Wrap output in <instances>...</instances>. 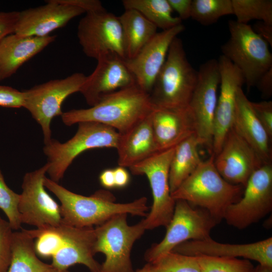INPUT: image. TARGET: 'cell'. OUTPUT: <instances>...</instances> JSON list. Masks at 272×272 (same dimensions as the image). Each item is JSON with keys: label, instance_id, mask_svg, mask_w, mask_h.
Listing matches in <instances>:
<instances>
[{"label": "cell", "instance_id": "cell-1", "mask_svg": "<svg viewBox=\"0 0 272 272\" xmlns=\"http://www.w3.org/2000/svg\"><path fill=\"white\" fill-rule=\"evenodd\" d=\"M44 185L60 202L62 223L79 227L99 226L113 216L122 214L146 217L149 208L147 198L142 197L128 203H118L110 192L100 189L90 196L74 193L50 178Z\"/></svg>", "mask_w": 272, "mask_h": 272}, {"label": "cell", "instance_id": "cell-2", "mask_svg": "<svg viewBox=\"0 0 272 272\" xmlns=\"http://www.w3.org/2000/svg\"><path fill=\"white\" fill-rule=\"evenodd\" d=\"M25 230L34 239L37 255L51 257L54 268L67 269L81 264L90 272H100L101 264L94 258V227L79 228L61 223L54 227Z\"/></svg>", "mask_w": 272, "mask_h": 272}, {"label": "cell", "instance_id": "cell-3", "mask_svg": "<svg viewBox=\"0 0 272 272\" xmlns=\"http://www.w3.org/2000/svg\"><path fill=\"white\" fill-rule=\"evenodd\" d=\"M154 109L150 94L136 84L105 96L89 108L63 112L61 117L63 123L68 126L94 122L123 133L148 116Z\"/></svg>", "mask_w": 272, "mask_h": 272}, {"label": "cell", "instance_id": "cell-4", "mask_svg": "<svg viewBox=\"0 0 272 272\" xmlns=\"http://www.w3.org/2000/svg\"><path fill=\"white\" fill-rule=\"evenodd\" d=\"M244 188L229 183L221 176L212 154L171 195L175 200H184L206 210L220 222L227 208L241 198Z\"/></svg>", "mask_w": 272, "mask_h": 272}, {"label": "cell", "instance_id": "cell-5", "mask_svg": "<svg viewBox=\"0 0 272 272\" xmlns=\"http://www.w3.org/2000/svg\"><path fill=\"white\" fill-rule=\"evenodd\" d=\"M198 73L188 61L182 40L172 42L166 60L150 93L154 108L188 106L195 89Z\"/></svg>", "mask_w": 272, "mask_h": 272}, {"label": "cell", "instance_id": "cell-6", "mask_svg": "<svg viewBox=\"0 0 272 272\" xmlns=\"http://www.w3.org/2000/svg\"><path fill=\"white\" fill-rule=\"evenodd\" d=\"M78 124L76 134L65 143L51 139L43 152L49 167L50 179L58 183L74 160L84 151L96 148H116L119 134L114 128L94 122Z\"/></svg>", "mask_w": 272, "mask_h": 272}, {"label": "cell", "instance_id": "cell-7", "mask_svg": "<svg viewBox=\"0 0 272 272\" xmlns=\"http://www.w3.org/2000/svg\"><path fill=\"white\" fill-rule=\"evenodd\" d=\"M228 27L230 36L221 47L222 55L239 70L249 90L272 67L268 44L248 24L231 20Z\"/></svg>", "mask_w": 272, "mask_h": 272}, {"label": "cell", "instance_id": "cell-8", "mask_svg": "<svg viewBox=\"0 0 272 272\" xmlns=\"http://www.w3.org/2000/svg\"><path fill=\"white\" fill-rule=\"evenodd\" d=\"M127 215H115L95 228V253L101 252L105 256L100 272H134L131 251L134 242L146 230L142 220L135 225H129Z\"/></svg>", "mask_w": 272, "mask_h": 272}, {"label": "cell", "instance_id": "cell-9", "mask_svg": "<svg viewBox=\"0 0 272 272\" xmlns=\"http://www.w3.org/2000/svg\"><path fill=\"white\" fill-rule=\"evenodd\" d=\"M219 223L206 210L194 208L184 200H176L173 215L166 227L164 238L146 251L144 258L148 263H151L161 255L171 252L181 243L211 237L212 230Z\"/></svg>", "mask_w": 272, "mask_h": 272}, {"label": "cell", "instance_id": "cell-10", "mask_svg": "<svg viewBox=\"0 0 272 272\" xmlns=\"http://www.w3.org/2000/svg\"><path fill=\"white\" fill-rule=\"evenodd\" d=\"M175 147L158 152L129 168L134 175H145L152 190V206L142 220L146 230L166 227L172 218L175 200L171 195L169 174Z\"/></svg>", "mask_w": 272, "mask_h": 272}, {"label": "cell", "instance_id": "cell-11", "mask_svg": "<svg viewBox=\"0 0 272 272\" xmlns=\"http://www.w3.org/2000/svg\"><path fill=\"white\" fill-rule=\"evenodd\" d=\"M86 78L84 74L76 73L23 91V107L40 125L45 144L52 139L50 126L52 119L61 115L62 103L71 94L80 92Z\"/></svg>", "mask_w": 272, "mask_h": 272}, {"label": "cell", "instance_id": "cell-12", "mask_svg": "<svg viewBox=\"0 0 272 272\" xmlns=\"http://www.w3.org/2000/svg\"><path fill=\"white\" fill-rule=\"evenodd\" d=\"M272 210V165L264 164L249 178L241 198L226 209L223 219L242 230L259 221Z\"/></svg>", "mask_w": 272, "mask_h": 272}, {"label": "cell", "instance_id": "cell-13", "mask_svg": "<svg viewBox=\"0 0 272 272\" xmlns=\"http://www.w3.org/2000/svg\"><path fill=\"white\" fill-rule=\"evenodd\" d=\"M197 80L188 107L195 125V134L200 146L212 153L214 119L220 83L218 61L211 59L197 71Z\"/></svg>", "mask_w": 272, "mask_h": 272}, {"label": "cell", "instance_id": "cell-14", "mask_svg": "<svg viewBox=\"0 0 272 272\" xmlns=\"http://www.w3.org/2000/svg\"><path fill=\"white\" fill-rule=\"evenodd\" d=\"M77 37L83 51L89 57L97 60L113 53L125 59L119 18L106 10L86 13L79 21Z\"/></svg>", "mask_w": 272, "mask_h": 272}, {"label": "cell", "instance_id": "cell-15", "mask_svg": "<svg viewBox=\"0 0 272 272\" xmlns=\"http://www.w3.org/2000/svg\"><path fill=\"white\" fill-rule=\"evenodd\" d=\"M48 167L46 163L26 173L20 194L18 210L22 224L37 229L54 227L62 223L60 205L47 192L44 185Z\"/></svg>", "mask_w": 272, "mask_h": 272}, {"label": "cell", "instance_id": "cell-16", "mask_svg": "<svg viewBox=\"0 0 272 272\" xmlns=\"http://www.w3.org/2000/svg\"><path fill=\"white\" fill-rule=\"evenodd\" d=\"M214 164L229 183L245 186L252 173L264 165L253 148L231 126Z\"/></svg>", "mask_w": 272, "mask_h": 272}, {"label": "cell", "instance_id": "cell-17", "mask_svg": "<svg viewBox=\"0 0 272 272\" xmlns=\"http://www.w3.org/2000/svg\"><path fill=\"white\" fill-rule=\"evenodd\" d=\"M124 59L110 53L97 60L96 68L90 75L86 76L79 92L88 105L93 106L105 96L137 84Z\"/></svg>", "mask_w": 272, "mask_h": 272}, {"label": "cell", "instance_id": "cell-18", "mask_svg": "<svg viewBox=\"0 0 272 272\" xmlns=\"http://www.w3.org/2000/svg\"><path fill=\"white\" fill-rule=\"evenodd\" d=\"M184 30V26L181 24L157 32L136 56L124 59L137 85L145 92L149 94L151 92L155 81L166 60L172 42Z\"/></svg>", "mask_w": 272, "mask_h": 272}, {"label": "cell", "instance_id": "cell-19", "mask_svg": "<svg viewBox=\"0 0 272 272\" xmlns=\"http://www.w3.org/2000/svg\"><path fill=\"white\" fill-rule=\"evenodd\" d=\"M218 61L220 91L214 119L212 153L214 156L220 152L226 134L232 125L237 91L244 84L242 73L228 59L221 55Z\"/></svg>", "mask_w": 272, "mask_h": 272}, {"label": "cell", "instance_id": "cell-20", "mask_svg": "<svg viewBox=\"0 0 272 272\" xmlns=\"http://www.w3.org/2000/svg\"><path fill=\"white\" fill-rule=\"evenodd\" d=\"M172 252L197 256L243 257L272 267V238L247 244L218 242L211 237L201 240H189L176 246Z\"/></svg>", "mask_w": 272, "mask_h": 272}, {"label": "cell", "instance_id": "cell-21", "mask_svg": "<svg viewBox=\"0 0 272 272\" xmlns=\"http://www.w3.org/2000/svg\"><path fill=\"white\" fill-rule=\"evenodd\" d=\"M46 4L19 12L14 33L43 37L66 25L71 20L85 11L72 6L48 0Z\"/></svg>", "mask_w": 272, "mask_h": 272}, {"label": "cell", "instance_id": "cell-22", "mask_svg": "<svg viewBox=\"0 0 272 272\" xmlns=\"http://www.w3.org/2000/svg\"><path fill=\"white\" fill-rule=\"evenodd\" d=\"M152 122L159 152L176 146L195 134V125L188 107L181 108H154Z\"/></svg>", "mask_w": 272, "mask_h": 272}, {"label": "cell", "instance_id": "cell-23", "mask_svg": "<svg viewBox=\"0 0 272 272\" xmlns=\"http://www.w3.org/2000/svg\"><path fill=\"white\" fill-rule=\"evenodd\" d=\"M233 127L253 148L263 164H271V140L256 116L242 88L236 96Z\"/></svg>", "mask_w": 272, "mask_h": 272}, {"label": "cell", "instance_id": "cell-24", "mask_svg": "<svg viewBox=\"0 0 272 272\" xmlns=\"http://www.w3.org/2000/svg\"><path fill=\"white\" fill-rule=\"evenodd\" d=\"M56 36L43 37L9 34L0 41V81L14 74L26 62L53 42Z\"/></svg>", "mask_w": 272, "mask_h": 272}, {"label": "cell", "instance_id": "cell-25", "mask_svg": "<svg viewBox=\"0 0 272 272\" xmlns=\"http://www.w3.org/2000/svg\"><path fill=\"white\" fill-rule=\"evenodd\" d=\"M152 113L126 132L119 133L116 148L119 166L129 168L159 152L153 133Z\"/></svg>", "mask_w": 272, "mask_h": 272}, {"label": "cell", "instance_id": "cell-26", "mask_svg": "<svg viewBox=\"0 0 272 272\" xmlns=\"http://www.w3.org/2000/svg\"><path fill=\"white\" fill-rule=\"evenodd\" d=\"M118 18L122 28L125 59H130L155 35L157 28L133 9H125Z\"/></svg>", "mask_w": 272, "mask_h": 272}, {"label": "cell", "instance_id": "cell-27", "mask_svg": "<svg viewBox=\"0 0 272 272\" xmlns=\"http://www.w3.org/2000/svg\"><path fill=\"white\" fill-rule=\"evenodd\" d=\"M199 142L195 134L186 138L175 147L169 169V181L171 194L197 168L201 160Z\"/></svg>", "mask_w": 272, "mask_h": 272}, {"label": "cell", "instance_id": "cell-28", "mask_svg": "<svg viewBox=\"0 0 272 272\" xmlns=\"http://www.w3.org/2000/svg\"><path fill=\"white\" fill-rule=\"evenodd\" d=\"M38 257L34 239L25 230L13 232L12 258L7 272H49L52 266L43 262Z\"/></svg>", "mask_w": 272, "mask_h": 272}, {"label": "cell", "instance_id": "cell-29", "mask_svg": "<svg viewBox=\"0 0 272 272\" xmlns=\"http://www.w3.org/2000/svg\"><path fill=\"white\" fill-rule=\"evenodd\" d=\"M122 3L124 9L137 11L162 30L182 24L178 17L173 16V10L168 0H124Z\"/></svg>", "mask_w": 272, "mask_h": 272}, {"label": "cell", "instance_id": "cell-30", "mask_svg": "<svg viewBox=\"0 0 272 272\" xmlns=\"http://www.w3.org/2000/svg\"><path fill=\"white\" fill-rule=\"evenodd\" d=\"M233 14L239 23L258 20L272 25L271 0H231Z\"/></svg>", "mask_w": 272, "mask_h": 272}, {"label": "cell", "instance_id": "cell-31", "mask_svg": "<svg viewBox=\"0 0 272 272\" xmlns=\"http://www.w3.org/2000/svg\"><path fill=\"white\" fill-rule=\"evenodd\" d=\"M232 14L231 0H192L190 18L203 25L212 24L222 16Z\"/></svg>", "mask_w": 272, "mask_h": 272}, {"label": "cell", "instance_id": "cell-32", "mask_svg": "<svg viewBox=\"0 0 272 272\" xmlns=\"http://www.w3.org/2000/svg\"><path fill=\"white\" fill-rule=\"evenodd\" d=\"M149 263L151 272H201L196 256L172 251Z\"/></svg>", "mask_w": 272, "mask_h": 272}, {"label": "cell", "instance_id": "cell-33", "mask_svg": "<svg viewBox=\"0 0 272 272\" xmlns=\"http://www.w3.org/2000/svg\"><path fill=\"white\" fill-rule=\"evenodd\" d=\"M201 272H253L249 260L238 258L197 255Z\"/></svg>", "mask_w": 272, "mask_h": 272}, {"label": "cell", "instance_id": "cell-34", "mask_svg": "<svg viewBox=\"0 0 272 272\" xmlns=\"http://www.w3.org/2000/svg\"><path fill=\"white\" fill-rule=\"evenodd\" d=\"M20 195L8 187L0 169V209L8 218V222L13 230L21 228L22 222L18 210Z\"/></svg>", "mask_w": 272, "mask_h": 272}, {"label": "cell", "instance_id": "cell-35", "mask_svg": "<svg viewBox=\"0 0 272 272\" xmlns=\"http://www.w3.org/2000/svg\"><path fill=\"white\" fill-rule=\"evenodd\" d=\"M13 230L0 216V272H7L12 258Z\"/></svg>", "mask_w": 272, "mask_h": 272}, {"label": "cell", "instance_id": "cell-36", "mask_svg": "<svg viewBox=\"0 0 272 272\" xmlns=\"http://www.w3.org/2000/svg\"><path fill=\"white\" fill-rule=\"evenodd\" d=\"M252 109L269 137L272 139V101L251 102Z\"/></svg>", "mask_w": 272, "mask_h": 272}, {"label": "cell", "instance_id": "cell-37", "mask_svg": "<svg viewBox=\"0 0 272 272\" xmlns=\"http://www.w3.org/2000/svg\"><path fill=\"white\" fill-rule=\"evenodd\" d=\"M24 93L10 86L0 85V106L23 107Z\"/></svg>", "mask_w": 272, "mask_h": 272}, {"label": "cell", "instance_id": "cell-38", "mask_svg": "<svg viewBox=\"0 0 272 272\" xmlns=\"http://www.w3.org/2000/svg\"><path fill=\"white\" fill-rule=\"evenodd\" d=\"M19 12H0V41L14 33L18 19Z\"/></svg>", "mask_w": 272, "mask_h": 272}, {"label": "cell", "instance_id": "cell-39", "mask_svg": "<svg viewBox=\"0 0 272 272\" xmlns=\"http://www.w3.org/2000/svg\"><path fill=\"white\" fill-rule=\"evenodd\" d=\"M59 3L79 8L85 13L101 12L106 10L98 0H56Z\"/></svg>", "mask_w": 272, "mask_h": 272}, {"label": "cell", "instance_id": "cell-40", "mask_svg": "<svg viewBox=\"0 0 272 272\" xmlns=\"http://www.w3.org/2000/svg\"><path fill=\"white\" fill-rule=\"evenodd\" d=\"M168 2L181 20L191 17L192 0H168Z\"/></svg>", "mask_w": 272, "mask_h": 272}, {"label": "cell", "instance_id": "cell-41", "mask_svg": "<svg viewBox=\"0 0 272 272\" xmlns=\"http://www.w3.org/2000/svg\"><path fill=\"white\" fill-rule=\"evenodd\" d=\"M256 86L265 97L272 95V67L269 69L258 80Z\"/></svg>", "mask_w": 272, "mask_h": 272}, {"label": "cell", "instance_id": "cell-42", "mask_svg": "<svg viewBox=\"0 0 272 272\" xmlns=\"http://www.w3.org/2000/svg\"><path fill=\"white\" fill-rule=\"evenodd\" d=\"M253 29L272 46V25L261 21L255 24Z\"/></svg>", "mask_w": 272, "mask_h": 272}, {"label": "cell", "instance_id": "cell-43", "mask_svg": "<svg viewBox=\"0 0 272 272\" xmlns=\"http://www.w3.org/2000/svg\"><path fill=\"white\" fill-rule=\"evenodd\" d=\"M115 187H124L129 181V175L125 168L119 166L113 169Z\"/></svg>", "mask_w": 272, "mask_h": 272}, {"label": "cell", "instance_id": "cell-44", "mask_svg": "<svg viewBox=\"0 0 272 272\" xmlns=\"http://www.w3.org/2000/svg\"><path fill=\"white\" fill-rule=\"evenodd\" d=\"M101 185L106 188L115 187L113 169H108L103 171L99 176Z\"/></svg>", "mask_w": 272, "mask_h": 272}, {"label": "cell", "instance_id": "cell-45", "mask_svg": "<svg viewBox=\"0 0 272 272\" xmlns=\"http://www.w3.org/2000/svg\"><path fill=\"white\" fill-rule=\"evenodd\" d=\"M253 272H272V267L258 264L254 267Z\"/></svg>", "mask_w": 272, "mask_h": 272}, {"label": "cell", "instance_id": "cell-46", "mask_svg": "<svg viewBox=\"0 0 272 272\" xmlns=\"http://www.w3.org/2000/svg\"><path fill=\"white\" fill-rule=\"evenodd\" d=\"M134 272H151L149 263H147L142 268L138 269Z\"/></svg>", "mask_w": 272, "mask_h": 272}, {"label": "cell", "instance_id": "cell-47", "mask_svg": "<svg viewBox=\"0 0 272 272\" xmlns=\"http://www.w3.org/2000/svg\"><path fill=\"white\" fill-rule=\"evenodd\" d=\"M49 272H70L68 269H57L53 267Z\"/></svg>", "mask_w": 272, "mask_h": 272}]
</instances>
